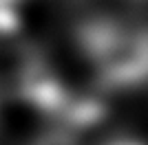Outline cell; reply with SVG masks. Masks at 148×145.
Instances as JSON below:
<instances>
[{"instance_id": "cell-1", "label": "cell", "mask_w": 148, "mask_h": 145, "mask_svg": "<svg viewBox=\"0 0 148 145\" xmlns=\"http://www.w3.org/2000/svg\"><path fill=\"white\" fill-rule=\"evenodd\" d=\"M80 42L102 79L111 86H133L148 79V31L115 22H91Z\"/></svg>"}, {"instance_id": "cell-2", "label": "cell", "mask_w": 148, "mask_h": 145, "mask_svg": "<svg viewBox=\"0 0 148 145\" xmlns=\"http://www.w3.org/2000/svg\"><path fill=\"white\" fill-rule=\"evenodd\" d=\"M38 145H69L64 139H49V141H42V143H38Z\"/></svg>"}, {"instance_id": "cell-3", "label": "cell", "mask_w": 148, "mask_h": 145, "mask_svg": "<svg viewBox=\"0 0 148 145\" xmlns=\"http://www.w3.org/2000/svg\"><path fill=\"white\" fill-rule=\"evenodd\" d=\"M111 145H142V143H135V141H119V143H111Z\"/></svg>"}]
</instances>
